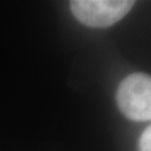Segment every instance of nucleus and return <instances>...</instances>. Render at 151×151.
<instances>
[{"label":"nucleus","mask_w":151,"mask_h":151,"mask_svg":"<svg viewBox=\"0 0 151 151\" xmlns=\"http://www.w3.org/2000/svg\"><path fill=\"white\" fill-rule=\"evenodd\" d=\"M132 0H73L70 10L79 23L91 28H108L130 13Z\"/></svg>","instance_id":"f03ea898"},{"label":"nucleus","mask_w":151,"mask_h":151,"mask_svg":"<svg viewBox=\"0 0 151 151\" xmlns=\"http://www.w3.org/2000/svg\"><path fill=\"white\" fill-rule=\"evenodd\" d=\"M140 151H151V129L147 127L140 139Z\"/></svg>","instance_id":"7ed1b4c3"},{"label":"nucleus","mask_w":151,"mask_h":151,"mask_svg":"<svg viewBox=\"0 0 151 151\" xmlns=\"http://www.w3.org/2000/svg\"><path fill=\"white\" fill-rule=\"evenodd\" d=\"M120 111L132 121L151 119V78L144 73H134L120 83L116 93Z\"/></svg>","instance_id":"f257e3e1"}]
</instances>
